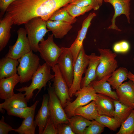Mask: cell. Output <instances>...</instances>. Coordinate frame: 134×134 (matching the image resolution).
<instances>
[{
	"mask_svg": "<svg viewBox=\"0 0 134 134\" xmlns=\"http://www.w3.org/2000/svg\"><path fill=\"white\" fill-rule=\"evenodd\" d=\"M62 0H16L8 6L6 13L11 17L13 25L19 26L32 18L40 17L48 20L60 8Z\"/></svg>",
	"mask_w": 134,
	"mask_h": 134,
	"instance_id": "cell-1",
	"label": "cell"
},
{
	"mask_svg": "<svg viewBox=\"0 0 134 134\" xmlns=\"http://www.w3.org/2000/svg\"><path fill=\"white\" fill-rule=\"evenodd\" d=\"M51 67L46 63L42 65H39L37 69L33 76L32 82L30 86L23 87L16 89V90L19 92H25L24 94L27 101L29 102L33 98L34 90H38L35 97L43 87H45L47 83L54 78L55 75H53L51 73Z\"/></svg>",
	"mask_w": 134,
	"mask_h": 134,
	"instance_id": "cell-2",
	"label": "cell"
},
{
	"mask_svg": "<svg viewBox=\"0 0 134 134\" xmlns=\"http://www.w3.org/2000/svg\"><path fill=\"white\" fill-rule=\"evenodd\" d=\"M28 38L32 51H38L39 42L49 31L47 29L46 21L40 17L32 18L24 24Z\"/></svg>",
	"mask_w": 134,
	"mask_h": 134,
	"instance_id": "cell-3",
	"label": "cell"
},
{
	"mask_svg": "<svg viewBox=\"0 0 134 134\" xmlns=\"http://www.w3.org/2000/svg\"><path fill=\"white\" fill-rule=\"evenodd\" d=\"M39 58L32 51L25 54L18 60L19 65L17 68L18 74L21 84L32 80L39 65Z\"/></svg>",
	"mask_w": 134,
	"mask_h": 134,
	"instance_id": "cell-4",
	"label": "cell"
},
{
	"mask_svg": "<svg viewBox=\"0 0 134 134\" xmlns=\"http://www.w3.org/2000/svg\"><path fill=\"white\" fill-rule=\"evenodd\" d=\"M48 85L47 91L49 96L48 106L50 118L56 128L59 124L68 123L69 118L50 81L48 82Z\"/></svg>",
	"mask_w": 134,
	"mask_h": 134,
	"instance_id": "cell-5",
	"label": "cell"
},
{
	"mask_svg": "<svg viewBox=\"0 0 134 134\" xmlns=\"http://www.w3.org/2000/svg\"><path fill=\"white\" fill-rule=\"evenodd\" d=\"M97 94L90 84L87 86L83 87L76 92L74 95L76 97V99L72 102L67 101L64 110L68 118L75 115L74 111L77 108L95 100Z\"/></svg>",
	"mask_w": 134,
	"mask_h": 134,
	"instance_id": "cell-6",
	"label": "cell"
},
{
	"mask_svg": "<svg viewBox=\"0 0 134 134\" xmlns=\"http://www.w3.org/2000/svg\"><path fill=\"white\" fill-rule=\"evenodd\" d=\"M101 58L96 72L97 80H99L104 77L112 75L118 67L117 62L115 59L117 55L110 49L98 48Z\"/></svg>",
	"mask_w": 134,
	"mask_h": 134,
	"instance_id": "cell-7",
	"label": "cell"
},
{
	"mask_svg": "<svg viewBox=\"0 0 134 134\" xmlns=\"http://www.w3.org/2000/svg\"><path fill=\"white\" fill-rule=\"evenodd\" d=\"M89 62L88 55L86 54L83 46L74 65L73 82L69 90L70 98L74 96L76 92L81 89L82 76L86 72Z\"/></svg>",
	"mask_w": 134,
	"mask_h": 134,
	"instance_id": "cell-8",
	"label": "cell"
},
{
	"mask_svg": "<svg viewBox=\"0 0 134 134\" xmlns=\"http://www.w3.org/2000/svg\"><path fill=\"white\" fill-rule=\"evenodd\" d=\"M53 34L49 35L46 40L43 39L38 44V52L45 63L52 67L57 64V62L62 51L54 42Z\"/></svg>",
	"mask_w": 134,
	"mask_h": 134,
	"instance_id": "cell-9",
	"label": "cell"
},
{
	"mask_svg": "<svg viewBox=\"0 0 134 134\" xmlns=\"http://www.w3.org/2000/svg\"><path fill=\"white\" fill-rule=\"evenodd\" d=\"M62 51L57 62L61 74L69 89L73 80V58L69 48L62 47Z\"/></svg>",
	"mask_w": 134,
	"mask_h": 134,
	"instance_id": "cell-10",
	"label": "cell"
},
{
	"mask_svg": "<svg viewBox=\"0 0 134 134\" xmlns=\"http://www.w3.org/2000/svg\"><path fill=\"white\" fill-rule=\"evenodd\" d=\"M18 37L15 44L9 46V50L5 57L18 60L32 50L26 36L25 29L19 28L17 31Z\"/></svg>",
	"mask_w": 134,
	"mask_h": 134,
	"instance_id": "cell-11",
	"label": "cell"
},
{
	"mask_svg": "<svg viewBox=\"0 0 134 134\" xmlns=\"http://www.w3.org/2000/svg\"><path fill=\"white\" fill-rule=\"evenodd\" d=\"M52 69L55 74L52 86L64 108L67 101H71L69 95V88L60 71L59 65L56 64L52 67Z\"/></svg>",
	"mask_w": 134,
	"mask_h": 134,
	"instance_id": "cell-12",
	"label": "cell"
},
{
	"mask_svg": "<svg viewBox=\"0 0 134 134\" xmlns=\"http://www.w3.org/2000/svg\"><path fill=\"white\" fill-rule=\"evenodd\" d=\"M96 16L95 13H90L84 20L81 28L78 31L76 38L69 48L73 57V65L83 46V42L86 37L88 28L91 25V21Z\"/></svg>",
	"mask_w": 134,
	"mask_h": 134,
	"instance_id": "cell-13",
	"label": "cell"
},
{
	"mask_svg": "<svg viewBox=\"0 0 134 134\" xmlns=\"http://www.w3.org/2000/svg\"><path fill=\"white\" fill-rule=\"evenodd\" d=\"M131 0H104L105 2L110 3L113 7L114 10V14L111 20V24L107 28V29L121 31V30L116 25L115 21L116 18L122 14L125 15L128 23H130V1Z\"/></svg>",
	"mask_w": 134,
	"mask_h": 134,
	"instance_id": "cell-14",
	"label": "cell"
},
{
	"mask_svg": "<svg viewBox=\"0 0 134 134\" xmlns=\"http://www.w3.org/2000/svg\"><path fill=\"white\" fill-rule=\"evenodd\" d=\"M118 100L134 108V83L129 80L122 83L116 90Z\"/></svg>",
	"mask_w": 134,
	"mask_h": 134,
	"instance_id": "cell-15",
	"label": "cell"
},
{
	"mask_svg": "<svg viewBox=\"0 0 134 134\" xmlns=\"http://www.w3.org/2000/svg\"><path fill=\"white\" fill-rule=\"evenodd\" d=\"M89 62L85 76L82 78L81 83V88L89 85L92 81L96 80L97 67L101 58L100 56L97 55L95 53L88 55Z\"/></svg>",
	"mask_w": 134,
	"mask_h": 134,
	"instance_id": "cell-16",
	"label": "cell"
},
{
	"mask_svg": "<svg viewBox=\"0 0 134 134\" xmlns=\"http://www.w3.org/2000/svg\"><path fill=\"white\" fill-rule=\"evenodd\" d=\"M20 81V76L17 73L10 77L0 79V98L5 100L14 95V88Z\"/></svg>",
	"mask_w": 134,
	"mask_h": 134,
	"instance_id": "cell-17",
	"label": "cell"
},
{
	"mask_svg": "<svg viewBox=\"0 0 134 134\" xmlns=\"http://www.w3.org/2000/svg\"><path fill=\"white\" fill-rule=\"evenodd\" d=\"M114 100L108 96L97 93L95 101L100 115L113 117V112L115 108Z\"/></svg>",
	"mask_w": 134,
	"mask_h": 134,
	"instance_id": "cell-18",
	"label": "cell"
},
{
	"mask_svg": "<svg viewBox=\"0 0 134 134\" xmlns=\"http://www.w3.org/2000/svg\"><path fill=\"white\" fill-rule=\"evenodd\" d=\"M49 99L48 94L43 95L41 106L35 117V121L38 127L39 134H42L49 116Z\"/></svg>",
	"mask_w": 134,
	"mask_h": 134,
	"instance_id": "cell-19",
	"label": "cell"
},
{
	"mask_svg": "<svg viewBox=\"0 0 134 134\" xmlns=\"http://www.w3.org/2000/svg\"><path fill=\"white\" fill-rule=\"evenodd\" d=\"M13 25L10 15L6 13L5 16L0 20V51L6 46L11 34L10 29Z\"/></svg>",
	"mask_w": 134,
	"mask_h": 134,
	"instance_id": "cell-20",
	"label": "cell"
},
{
	"mask_svg": "<svg viewBox=\"0 0 134 134\" xmlns=\"http://www.w3.org/2000/svg\"><path fill=\"white\" fill-rule=\"evenodd\" d=\"M28 102L25 94L20 92L4 100L3 102L0 103V110L3 113L4 112L3 109L6 111L12 108L26 107L28 106Z\"/></svg>",
	"mask_w": 134,
	"mask_h": 134,
	"instance_id": "cell-21",
	"label": "cell"
},
{
	"mask_svg": "<svg viewBox=\"0 0 134 134\" xmlns=\"http://www.w3.org/2000/svg\"><path fill=\"white\" fill-rule=\"evenodd\" d=\"M111 75L105 76L99 80H94L90 84L97 93L104 95L114 100H118L116 92L111 90L110 85L107 81L108 79Z\"/></svg>",
	"mask_w": 134,
	"mask_h": 134,
	"instance_id": "cell-22",
	"label": "cell"
},
{
	"mask_svg": "<svg viewBox=\"0 0 134 134\" xmlns=\"http://www.w3.org/2000/svg\"><path fill=\"white\" fill-rule=\"evenodd\" d=\"M47 28L52 32L55 37L61 39L72 28L71 24L65 22L49 20L46 21Z\"/></svg>",
	"mask_w": 134,
	"mask_h": 134,
	"instance_id": "cell-23",
	"label": "cell"
},
{
	"mask_svg": "<svg viewBox=\"0 0 134 134\" xmlns=\"http://www.w3.org/2000/svg\"><path fill=\"white\" fill-rule=\"evenodd\" d=\"M18 60L5 57L0 60V79L11 76L16 73Z\"/></svg>",
	"mask_w": 134,
	"mask_h": 134,
	"instance_id": "cell-24",
	"label": "cell"
},
{
	"mask_svg": "<svg viewBox=\"0 0 134 134\" xmlns=\"http://www.w3.org/2000/svg\"><path fill=\"white\" fill-rule=\"evenodd\" d=\"M74 114L82 116L88 120L92 121L95 120L100 115L94 100L87 105L77 108L75 111Z\"/></svg>",
	"mask_w": 134,
	"mask_h": 134,
	"instance_id": "cell-25",
	"label": "cell"
},
{
	"mask_svg": "<svg viewBox=\"0 0 134 134\" xmlns=\"http://www.w3.org/2000/svg\"><path fill=\"white\" fill-rule=\"evenodd\" d=\"M35 108H34L30 114L24 119L21 126L15 129L14 131L19 134H35V129L37 126L35 120H34Z\"/></svg>",
	"mask_w": 134,
	"mask_h": 134,
	"instance_id": "cell-26",
	"label": "cell"
},
{
	"mask_svg": "<svg viewBox=\"0 0 134 134\" xmlns=\"http://www.w3.org/2000/svg\"><path fill=\"white\" fill-rule=\"evenodd\" d=\"M68 121L73 132L77 134H83L86 128L92 122L82 116L77 115L69 118Z\"/></svg>",
	"mask_w": 134,
	"mask_h": 134,
	"instance_id": "cell-27",
	"label": "cell"
},
{
	"mask_svg": "<svg viewBox=\"0 0 134 134\" xmlns=\"http://www.w3.org/2000/svg\"><path fill=\"white\" fill-rule=\"evenodd\" d=\"M129 72L127 69L124 67H120L115 70L111 76L107 79V81L114 89H117L128 79Z\"/></svg>",
	"mask_w": 134,
	"mask_h": 134,
	"instance_id": "cell-28",
	"label": "cell"
},
{
	"mask_svg": "<svg viewBox=\"0 0 134 134\" xmlns=\"http://www.w3.org/2000/svg\"><path fill=\"white\" fill-rule=\"evenodd\" d=\"M115 108L113 117L121 123L128 117L134 108L126 105L118 100H114Z\"/></svg>",
	"mask_w": 134,
	"mask_h": 134,
	"instance_id": "cell-29",
	"label": "cell"
},
{
	"mask_svg": "<svg viewBox=\"0 0 134 134\" xmlns=\"http://www.w3.org/2000/svg\"><path fill=\"white\" fill-rule=\"evenodd\" d=\"M39 101L37 100L31 106L20 108H12L6 110L7 114L25 119L31 113L32 110L36 108Z\"/></svg>",
	"mask_w": 134,
	"mask_h": 134,
	"instance_id": "cell-30",
	"label": "cell"
},
{
	"mask_svg": "<svg viewBox=\"0 0 134 134\" xmlns=\"http://www.w3.org/2000/svg\"><path fill=\"white\" fill-rule=\"evenodd\" d=\"M49 20L65 22L71 24L75 23L77 20L75 18L71 16L64 7L55 11Z\"/></svg>",
	"mask_w": 134,
	"mask_h": 134,
	"instance_id": "cell-31",
	"label": "cell"
},
{
	"mask_svg": "<svg viewBox=\"0 0 134 134\" xmlns=\"http://www.w3.org/2000/svg\"><path fill=\"white\" fill-rule=\"evenodd\" d=\"M95 120L114 131L121 125V123L114 117L105 115H100Z\"/></svg>",
	"mask_w": 134,
	"mask_h": 134,
	"instance_id": "cell-32",
	"label": "cell"
},
{
	"mask_svg": "<svg viewBox=\"0 0 134 134\" xmlns=\"http://www.w3.org/2000/svg\"><path fill=\"white\" fill-rule=\"evenodd\" d=\"M134 132V110L133 109L127 118L121 125L116 134H133Z\"/></svg>",
	"mask_w": 134,
	"mask_h": 134,
	"instance_id": "cell-33",
	"label": "cell"
},
{
	"mask_svg": "<svg viewBox=\"0 0 134 134\" xmlns=\"http://www.w3.org/2000/svg\"><path fill=\"white\" fill-rule=\"evenodd\" d=\"M69 14L73 18L83 15L86 12L93 9L91 6L81 7L70 3L63 7Z\"/></svg>",
	"mask_w": 134,
	"mask_h": 134,
	"instance_id": "cell-34",
	"label": "cell"
},
{
	"mask_svg": "<svg viewBox=\"0 0 134 134\" xmlns=\"http://www.w3.org/2000/svg\"><path fill=\"white\" fill-rule=\"evenodd\" d=\"M105 127L95 120H93L86 128L83 134H100L104 131Z\"/></svg>",
	"mask_w": 134,
	"mask_h": 134,
	"instance_id": "cell-35",
	"label": "cell"
},
{
	"mask_svg": "<svg viewBox=\"0 0 134 134\" xmlns=\"http://www.w3.org/2000/svg\"><path fill=\"white\" fill-rule=\"evenodd\" d=\"M70 3L81 7L91 6L94 10L98 9L100 6L96 0H74Z\"/></svg>",
	"mask_w": 134,
	"mask_h": 134,
	"instance_id": "cell-36",
	"label": "cell"
},
{
	"mask_svg": "<svg viewBox=\"0 0 134 134\" xmlns=\"http://www.w3.org/2000/svg\"><path fill=\"white\" fill-rule=\"evenodd\" d=\"M113 50L116 53H125L130 49L129 43L125 41H122L115 43L113 46Z\"/></svg>",
	"mask_w": 134,
	"mask_h": 134,
	"instance_id": "cell-37",
	"label": "cell"
},
{
	"mask_svg": "<svg viewBox=\"0 0 134 134\" xmlns=\"http://www.w3.org/2000/svg\"><path fill=\"white\" fill-rule=\"evenodd\" d=\"M58 134H75L68 123H63L56 127Z\"/></svg>",
	"mask_w": 134,
	"mask_h": 134,
	"instance_id": "cell-38",
	"label": "cell"
},
{
	"mask_svg": "<svg viewBox=\"0 0 134 134\" xmlns=\"http://www.w3.org/2000/svg\"><path fill=\"white\" fill-rule=\"evenodd\" d=\"M42 134H58L57 128L49 116Z\"/></svg>",
	"mask_w": 134,
	"mask_h": 134,
	"instance_id": "cell-39",
	"label": "cell"
},
{
	"mask_svg": "<svg viewBox=\"0 0 134 134\" xmlns=\"http://www.w3.org/2000/svg\"><path fill=\"white\" fill-rule=\"evenodd\" d=\"M15 129L5 122L4 118L2 116L0 120V134H7L10 131H14Z\"/></svg>",
	"mask_w": 134,
	"mask_h": 134,
	"instance_id": "cell-40",
	"label": "cell"
},
{
	"mask_svg": "<svg viewBox=\"0 0 134 134\" xmlns=\"http://www.w3.org/2000/svg\"><path fill=\"white\" fill-rule=\"evenodd\" d=\"M16 0H0V17L4 14L9 5Z\"/></svg>",
	"mask_w": 134,
	"mask_h": 134,
	"instance_id": "cell-41",
	"label": "cell"
},
{
	"mask_svg": "<svg viewBox=\"0 0 134 134\" xmlns=\"http://www.w3.org/2000/svg\"><path fill=\"white\" fill-rule=\"evenodd\" d=\"M128 78L129 80L132 81L134 83V74L130 71L129 72Z\"/></svg>",
	"mask_w": 134,
	"mask_h": 134,
	"instance_id": "cell-42",
	"label": "cell"
},
{
	"mask_svg": "<svg viewBox=\"0 0 134 134\" xmlns=\"http://www.w3.org/2000/svg\"><path fill=\"white\" fill-rule=\"evenodd\" d=\"M98 2V3L99 5L101 6L103 2V0H96Z\"/></svg>",
	"mask_w": 134,
	"mask_h": 134,
	"instance_id": "cell-43",
	"label": "cell"
},
{
	"mask_svg": "<svg viewBox=\"0 0 134 134\" xmlns=\"http://www.w3.org/2000/svg\"><path fill=\"white\" fill-rule=\"evenodd\" d=\"M133 60H134V58Z\"/></svg>",
	"mask_w": 134,
	"mask_h": 134,
	"instance_id": "cell-44",
	"label": "cell"
},
{
	"mask_svg": "<svg viewBox=\"0 0 134 134\" xmlns=\"http://www.w3.org/2000/svg\"><path fill=\"white\" fill-rule=\"evenodd\" d=\"M133 134H134V133H133Z\"/></svg>",
	"mask_w": 134,
	"mask_h": 134,
	"instance_id": "cell-45",
	"label": "cell"
}]
</instances>
